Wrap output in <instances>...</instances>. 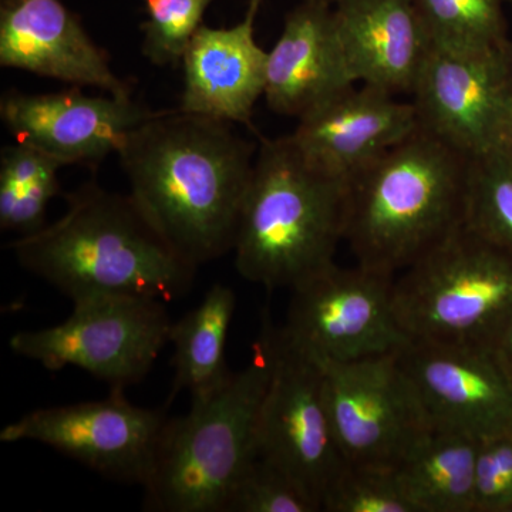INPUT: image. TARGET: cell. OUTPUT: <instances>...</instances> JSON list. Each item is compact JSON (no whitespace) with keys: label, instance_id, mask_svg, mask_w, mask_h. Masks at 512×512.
Here are the masks:
<instances>
[{"label":"cell","instance_id":"d6986e66","mask_svg":"<svg viewBox=\"0 0 512 512\" xmlns=\"http://www.w3.org/2000/svg\"><path fill=\"white\" fill-rule=\"evenodd\" d=\"M333 16L356 83L412 94L431 49L414 0H336Z\"/></svg>","mask_w":512,"mask_h":512},{"label":"cell","instance_id":"3957f363","mask_svg":"<svg viewBox=\"0 0 512 512\" xmlns=\"http://www.w3.org/2000/svg\"><path fill=\"white\" fill-rule=\"evenodd\" d=\"M470 161L419 126L357 173L345 229L357 265L394 278L461 227Z\"/></svg>","mask_w":512,"mask_h":512},{"label":"cell","instance_id":"277c9868","mask_svg":"<svg viewBox=\"0 0 512 512\" xmlns=\"http://www.w3.org/2000/svg\"><path fill=\"white\" fill-rule=\"evenodd\" d=\"M348 197L349 181L313 167L291 136L262 138L232 249L239 275L293 289L335 264Z\"/></svg>","mask_w":512,"mask_h":512},{"label":"cell","instance_id":"d4e9b609","mask_svg":"<svg viewBox=\"0 0 512 512\" xmlns=\"http://www.w3.org/2000/svg\"><path fill=\"white\" fill-rule=\"evenodd\" d=\"M322 511L417 512L404 494L394 467L350 463L330 485Z\"/></svg>","mask_w":512,"mask_h":512},{"label":"cell","instance_id":"30bf717a","mask_svg":"<svg viewBox=\"0 0 512 512\" xmlns=\"http://www.w3.org/2000/svg\"><path fill=\"white\" fill-rule=\"evenodd\" d=\"M168 417L134 406L124 390L107 399L33 410L0 431L2 443L36 441L119 483L146 485Z\"/></svg>","mask_w":512,"mask_h":512},{"label":"cell","instance_id":"603a6c76","mask_svg":"<svg viewBox=\"0 0 512 512\" xmlns=\"http://www.w3.org/2000/svg\"><path fill=\"white\" fill-rule=\"evenodd\" d=\"M431 46L463 53L507 47V0H414Z\"/></svg>","mask_w":512,"mask_h":512},{"label":"cell","instance_id":"4316f807","mask_svg":"<svg viewBox=\"0 0 512 512\" xmlns=\"http://www.w3.org/2000/svg\"><path fill=\"white\" fill-rule=\"evenodd\" d=\"M214 0H146L147 20L141 25V52L156 66L183 62L192 37L204 23Z\"/></svg>","mask_w":512,"mask_h":512},{"label":"cell","instance_id":"4fadbf2b","mask_svg":"<svg viewBox=\"0 0 512 512\" xmlns=\"http://www.w3.org/2000/svg\"><path fill=\"white\" fill-rule=\"evenodd\" d=\"M157 113L133 96H89L80 86L52 93L10 90L0 99V119L15 140L63 165L96 167Z\"/></svg>","mask_w":512,"mask_h":512},{"label":"cell","instance_id":"1f68e13d","mask_svg":"<svg viewBox=\"0 0 512 512\" xmlns=\"http://www.w3.org/2000/svg\"><path fill=\"white\" fill-rule=\"evenodd\" d=\"M308 2L325 3V5H335L336 0H308Z\"/></svg>","mask_w":512,"mask_h":512},{"label":"cell","instance_id":"e0dca14e","mask_svg":"<svg viewBox=\"0 0 512 512\" xmlns=\"http://www.w3.org/2000/svg\"><path fill=\"white\" fill-rule=\"evenodd\" d=\"M262 2L249 0L244 19L231 28L202 23L181 62L184 90L178 110L251 127L268 67V52L255 39Z\"/></svg>","mask_w":512,"mask_h":512},{"label":"cell","instance_id":"ac0fdd59","mask_svg":"<svg viewBox=\"0 0 512 512\" xmlns=\"http://www.w3.org/2000/svg\"><path fill=\"white\" fill-rule=\"evenodd\" d=\"M336 30L333 6L302 0L286 15L268 52L264 99L281 116L301 119L356 86Z\"/></svg>","mask_w":512,"mask_h":512},{"label":"cell","instance_id":"d6a6232c","mask_svg":"<svg viewBox=\"0 0 512 512\" xmlns=\"http://www.w3.org/2000/svg\"><path fill=\"white\" fill-rule=\"evenodd\" d=\"M507 3H510V5L512 6V0H507Z\"/></svg>","mask_w":512,"mask_h":512},{"label":"cell","instance_id":"484cf974","mask_svg":"<svg viewBox=\"0 0 512 512\" xmlns=\"http://www.w3.org/2000/svg\"><path fill=\"white\" fill-rule=\"evenodd\" d=\"M322 507L298 481L256 456L228 495L224 512H318Z\"/></svg>","mask_w":512,"mask_h":512},{"label":"cell","instance_id":"6da1fadb","mask_svg":"<svg viewBox=\"0 0 512 512\" xmlns=\"http://www.w3.org/2000/svg\"><path fill=\"white\" fill-rule=\"evenodd\" d=\"M256 151L232 123L175 109L131 130L117 156L134 200L200 266L234 249Z\"/></svg>","mask_w":512,"mask_h":512},{"label":"cell","instance_id":"4dcf8cb0","mask_svg":"<svg viewBox=\"0 0 512 512\" xmlns=\"http://www.w3.org/2000/svg\"><path fill=\"white\" fill-rule=\"evenodd\" d=\"M505 64H507L508 79H510L512 87V40L505 47Z\"/></svg>","mask_w":512,"mask_h":512},{"label":"cell","instance_id":"52a82bcc","mask_svg":"<svg viewBox=\"0 0 512 512\" xmlns=\"http://www.w3.org/2000/svg\"><path fill=\"white\" fill-rule=\"evenodd\" d=\"M171 325L160 299L93 296L74 301L72 315L59 325L15 333L9 346L50 372L79 367L110 390H126L150 373L170 343Z\"/></svg>","mask_w":512,"mask_h":512},{"label":"cell","instance_id":"5b68a950","mask_svg":"<svg viewBox=\"0 0 512 512\" xmlns=\"http://www.w3.org/2000/svg\"><path fill=\"white\" fill-rule=\"evenodd\" d=\"M272 322L264 312L252 359L218 392L168 419L144 505L156 512H224L228 495L256 457L259 412L274 367Z\"/></svg>","mask_w":512,"mask_h":512},{"label":"cell","instance_id":"9c48e42d","mask_svg":"<svg viewBox=\"0 0 512 512\" xmlns=\"http://www.w3.org/2000/svg\"><path fill=\"white\" fill-rule=\"evenodd\" d=\"M392 276L333 264L291 289L286 338L336 362L397 352L410 342L397 322Z\"/></svg>","mask_w":512,"mask_h":512},{"label":"cell","instance_id":"f1b7e54d","mask_svg":"<svg viewBox=\"0 0 512 512\" xmlns=\"http://www.w3.org/2000/svg\"><path fill=\"white\" fill-rule=\"evenodd\" d=\"M488 153L494 154L512 165V90L505 101L497 126H495L493 141H491Z\"/></svg>","mask_w":512,"mask_h":512},{"label":"cell","instance_id":"9a60e30c","mask_svg":"<svg viewBox=\"0 0 512 512\" xmlns=\"http://www.w3.org/2000/svg\"><path fill=\"white\" fill-rule=\"evenodd\" d=\"M0 66L114 96H133L109 53L62 0H0Z\"/></svg>","mask_w":512,"mask_h":512},{"label":"cell","instance_id":"5bb4252c","mask_svg":"<svg viewBox=\"0 0 512 512\" xmlns=\"http://www.w3.org/2000/svg\"><path fill=\"white\" fill-rule=\"evenodd\" d=\"M511 90L505 50L463 53L431 46L412 103L420 127L476 158L490 151Z\"/></svg>","mask_w":512,"mask_h":512},{"label":"cell","instance_id":"2e32d148","mask_svg":"<svg viewBox=\"0 0 512 512\" xmlns=\"http://www.w3.org/2000/svg\"><path fill=\"white\" fill-rule=\"evenodd\" d=\"M419 126L413 103L362 84L298 119L291 138L313 167L350 181Z\"/></svg>","mask_w":512,"mask_h":512},{"label":"cell","instance_id":"83f0119b","mask_svg":"<svg viewBox=\"0 0 512 512\" xmlns=\"http://www.w3.org/2000/svg\"><path fill=\"white\" fill-rule=\"evenodd\" d=\"M474 512H512V431L478 440Z\"/></svg>","mask_w":512,"mask_h":512},{"label":"cell","instance_id":"44dd1931","mask_svg":"<svg viewBox=\"0 0 512 512\" xmlns=\"http://www.w3.org/2000/svg\"><path fill=\"white\" fill-rule=\"evenodd\" d=\"M235 308V292L228 286L215 284L197 308L171 325L174 380L167 406L183 390L191 393L192 400L204 399L231 379L234 372L229 370L225 350Z\"/></svg>","mask_w":512,"mask_h":512},{"label":"cell","instance_id":"cb8c5ba5","mask_svg":"<svg viewBox=\"0 0 512 512\" xmlns=\"http://www.w3.org/2000/svg\"><path fill=\"white\" fill-rule=\"evenodd\" d=\"M464 225L512 256V165L494 154L471 158Z\"/></svg>","mask_w":512,"mask_h":512},{"label":"cell","instance_id":"8fae6325","mask_svg":"<svg viewBox=\"0 0 512 512\" xmlns=\"http://www.w3.org/2000/svg\"><path fill=\"white\" fill-rule=\"evenodd\" d=\"M397 352L350 362L315 356L325 372L330 420L346 463L396 467L431 429Z\"/></svg>","mask_w":512,"mask_h":512},{"label":"cell","instance_id":"ffe728a7","mask_svg":"<svg viewBox=\"0 0 512 512\" xmlns=\"http://www.w3.org/2000/svg\"><path fill=\"white\" fill-rule=\"evenodd\" d=\"M478 440L427 430L396 464L404 494L417 512H474Z\"/></svg>","mask_w":512,"mask_h":512},{"label":"cell","instance_id":"8992f818","mask_svg":"<svg viewBox=\"0 0 512 512\" xmlns=\"http://www.w3.org/2000/svg\"><path fill=\"white\" fill-rule=\"evenodd\" d=\"M392 302L412 340L488 349L512 313V256L463 224L393 281Z\"/></svg>","mask_w":512,"mask_h":512},{"label":"cell","instance_id":"f546056e","mask_svg":"<svg viewBox=\"0 0 512 512\" xmlns=\"http://www.w3.org/2000/svg\"><path fill=\"white\" fill-rule=\"evenodd\" d=\"M495 360L503 367L504 372L512 380V313L505 320L503 328L495 335L493 342L488 346Z\"/></svg>","mask_w":512,"mask_h":512},{"label":"cell","instance_id":"7c38bea8","mask_svg":"<svg viewBox=\"0 0 512 512\" xmlns=\"http://www.w3.org/2000/svg\"><path fill=\"white\" fill-rule=\"evenodd\" d=\"M397 360L433 429L477 440L512 431V380L490 350L410 340Z\"/></svg>","mask_w":512,"mask_h":512},{"label":"cell","instance_id":"7402d4cb","mask_svg":"<svg viewBox=\"0 0 512 512\" xmlns=\"http://www.w3.org/2000/svg\"><path fill=\"white\" fill-rule=\"evenodd\" d=\"M56 158L29 146L9 144L0 153V228L20 237L46 225L49 202L62 194Z\"/></svg>","mask_w":512,"mask_h":512},{"label":"cell","instance_id":"7a4b0ae2","mask_svg":"<svg viewBox=\"0 0 512 512\" xmlns=\"http://www.w3.org/2000/svg\"><path fill=\"white\" fill-rule=\"evenodd\" d=\"M59 220L10 242L22 268L72 302L134 295L163 302L190 292L197 265L161 234L131 194L87 181Z\"/></svg>","mask_w":512,"mask_h":512},{"label":"cell","instance_id":"ba28073f","mask_svg":"<svg viewBox=\"0 0 512 512\" xmlns=\"http://www.w3.org/2000/svg\"><path fill=\"white\" fill-rule=\"evenodd\" d=\"M274 367L258 427L256 456L291 474L322 507L330 485L346 466L326 397L318 359L272 326Z\"/></svg>","mask_w":512,"mask_h":512}]
</instances>
